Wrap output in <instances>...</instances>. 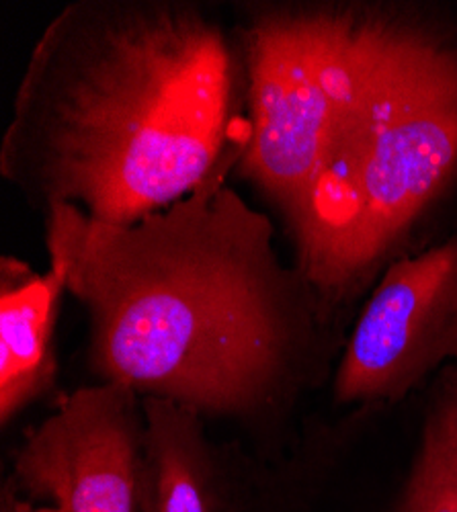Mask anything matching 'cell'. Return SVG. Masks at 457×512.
Returning <instances> with one entry per match:
<instances>
[{"mask_svg": "<svg viewBox=\"0 0 457 512\" xmlns=\"http://www.w3.org/2000/svg\"><path fill=\"white\" fill-rule=\"evenodd\" d=\"M234 27L189 0H74L41 29L0 177L41 216L134 224L234 170L248 138Z\"/></svg>", "mask_w": 457, "mask_h": 512, "instance_id": "6da1fadb", "label": "cell"}, {"mask_svg": "<svg viewBox=\"0 0 457 512\" xmlns=\"http://www.w3.org/2000/svg\"><path fill=\"white\" fill-rule=\"evenodd\" d=\"M232 173L134 224L44 213L48 263L87 312L97 381L203 418L255 416L294 383L322 310Z\"/></svg>", "mask_w": 457, "mask_h": 512, "instance_id": "7a4b0ae2", "label": "cell"}, {"mask_svg": "<svg viewBox=\"0 0 457 512\" xmlns=\"http://www.w3.org/2000/svg\"><path fill=\"white\" fill-rule=\"evenodd\" d=\"M343 5L328 111L281 213L322 312L404 256L457 179V25L412 5Z\"/></svg>", "mask_w": 457, "mask_h": 512, "instance_id": "3957f363", "label": "cell"}, {"mask_svg": "<svg viewBox=\"0 0 457 512\" xmlns=\"http://www.w3.org/2000/svg\"><path fill=\"white\" fill-rule=\"evenodd\" d=\"M457 363V234L376 281L335 375L341 404H394Z\"/></svg>", "mask_w": 457, "mask_h": 512, "instance_id": "277c9868", "label": "cell"}, {"mask_svg": "<svg viewBox=\"0 0 457 512\" xmlns=\"http://www.w3.org/2000/svg\"><path fill=\"white\" fill-rule=\"evenodd\" d=\"M146 420L128 386L97 381L64 396L15 457V480L62 512H142Z\"/></svg>", "mask_w": 457, "mask_h": 512, "instance_id": "5b68a950", "label": "cell"}, {"mask_svg": "<svg viewBox=\"0 0 457 512\" xmlns=\"http://www.w3.org/2000/svg\"><path fill=\"white\" fill-rule=\"evenodd\" d=\"M64 273L48 263L37 273L13 256L0 263V422L7 426L54 388L56 326Z\"/></svg>", "mask_w": 457, "mask_h": 512, "instance_id": "8992f818", "label": "cell"}, {"mask_svg": "<svg viewBox=\"0 0 457 512\" xmlns=\"http://www.w3.org/2000/svg\"><path fill=\"white\" fill-rule=\"evenodd\" d=\"M142 406V512H214L216 467L205 418L169 400L142 398Z\"/></svg>", "mask_w": 457, "mask_h": 512, "instance_id": "52a82bcc", "label": "cell"}, {"mask_svg": "<svg viewBox=\"0 0 457 512\" xmlns=\"http://www.w3.org/2000/svg\"><path fill=\"white\" fill-rule=\"evenodd\" d=\"M398 512H457V363L427 408Z\"/></svg>", "mask_w": 457, "mask_h": 512, "instance_id": "ba28073f", "label": "cell"}, {"mask_svg": "<svg viewBox=\"0 0 457 512\" xmlns=\"http://www.w3.org/2000/svg\"><path fill=\"white\" fill-rule=\"evenodd\" d=\"M3 512H62V510L56 506H50V504H35V502L21 500L19 496L5 494Z\"/></svg>", "mask_w": 457, "mask_h": 512, "instance_id": "9c48e42d", "label": "cell"}]
</instances>
